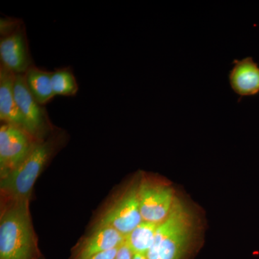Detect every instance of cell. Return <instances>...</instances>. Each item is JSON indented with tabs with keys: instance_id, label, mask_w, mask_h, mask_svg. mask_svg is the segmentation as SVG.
Wrapping results in <instances>:
<instances>
[{
	"instance_id": "cell-7",
	"label": "cell",
	"mask_w": 259,
	"mask_h": 259,
	"mask_svg": "<svg viewBox=\"0 0 259 259\" xmlns=\"http://www.w3.org/2000/svg\"><path fill=\"white\" fill-rule=\"evenodd\" d=\"M139 197L144 221L158 224L168 217L177 199L171 187L151 182L139 186Z\"/></svg>"
},
{
	"instance_id": "cell-10",
	"label": "cell",
	"mask_w": 259,
	"mask_h": 259,
	"mask_svg": "<svg viewBox=\"0 0 259 259\" xmlns=\"http://www.w3.org/2000/svg\"><path fill=\"white\" fill-rule=\"evenodd\" d=\"M229 73L233 91L241 97H253L259 94V66L252 57L235 59Z\"/></svg>"
},
{
	"instance_id": "cell-6",
	"label": "cell",
	"mask_w": 259,
	"mask_h": 259,
	"mask_svg": "<svg viewBox=\"0 0 259 259\" xmlns=\"http://www.w3.org/2000/svg\"><path fill=\"white\" fill-rule=\"evenodd\" d=\"M139 189V186H135L122 194L107 209L97 226L111 227L125 237L144 222L140 210Z\"/></svg>"
},
{
	"instance_id": "cell-11",
	"label": "cell",
	"mask_w": 259,
	"mask_h": 259,
	"mask_svg": "<svg viewBox=\"0 0 259 259\" xmlns=\"http://www.w3.org/2000/svg\"><path fill=\"white\" fill-rule=\"evenodd\" d=\"M125 237L115 228L97 226L85 240L80 248L77 259H88L97 253L118 248L125 243Z\"/></svg>"
},
{
	"instance_id": "cell-2",
	"label": "cell",
	"mask_w": 259,
	"mask_h": 259,
	"mask_svg": "<svg viewBox=\"0 0 259 259\" xmlns=\"http://www.w3.org/2000/svg\"><path fill=\"white\" fill-rule=\"evenodd\" d=\"M64 141L62 133L51 134L39 141L21 164L1 179V190L12 200L30 199L37 177Z\"/></svg>"
},
{
	"instance_id": "cell-18",
	"label": "cell",
	"mask_w": 259,
	"mask_h": 259,
	"mask_svg": "<svg viewBox=\"0 0 259 259\" xmlns=\"http://www.w3.org/2000/svg\"><path fill=\"white\" fill-rule=\"evenodd\" d=\"M134 259H147L146 255L134 254Z\"/></svg>"
},
{
	"instance_id": "cell-1",
	"label": "cell",
	"mask_w": 259,
	"mask_h": 259,
	"mask_svg": "<svg viewBox=\"0 0 259 259\" xmlns=\"http://www.w3.org/2000/svg\"><path fill=\"white\" fill-rule=\"evenodd\" d=\"M35 253L29 199L13 200L0 220V259H33Z\"/></svg>"
},
{
	"instance_id": "cell-17",
	"label": "cell",
	"mask_w": 259,
	"mask_h": 259,
	"mask_svg": "<svg viewBox=\"0 0 259 259\" xmlns=\"http://www.w3.org/2000/svg\"><path fill=\"white\" fill-rule=\"evenodd\" d=\"M118 248H114L107 251L102 252V253H97V254L90 257L88 259H115L116 255H117Z\"/></svg>"
},
{
	"instance_id": "cell-3",
	"label": "cell",
	"mask_w": 259,
	"mask_h": 259,
	"mask_svg": "<svg viewBox=\"0 0 259 259\" xmlns=\"http://www.w3.org/2000/svg\"><path fill=\"white\" fill-rule=\"evenodd\" d=\"M192 220L188 210L176 199L168 217L160 223L147 259H181L188 245Z\"/></svg>"
},
{
	"instance_id": "cell-9",
	"label": "cell",
	"mask_w": 259,
	"mask_h": 259,
	"mask_svg": "<svg viewBox=\"0 0 259 259\" xmlns=\"http://www.w3.org/2000/svg\"><path fill=\"white\" fill-rule=\"evenodd\" d=\"M15 73L0 65V120L3 123L17 126L27 131L25 120L15 100Z\"/></svg>"
},
{
	"instance_id": "cell-12",
	"label": "cell",
	"mask_w": 259,
	"mask_h": 259,
	"mask_svg": "<svg viewBox=\"0 0 259 259\" xmlns=\"http://www.w3.org/2000/svg\"><path fill=\"white\" fill-rule=\"evenodd\" d=\"M24 76L29 92L40 105H45L55 97L51 81L52 71L40 69L34 65Z\"/></svg>"
},
{
	"instance_id": "cell-13",
	"label": "cell",
	"mask_w": 259,
	"mask_h": 259,
	"mask_svg": "<svg viewBox=\"0 0 259 259\" xmlns=\"http://www.w3.org/2000/svg\"><path fill=\"white\" fill-rule=\"evenodd\" d=\"M158 224L144 221L125 236V243L134 254H147L154 241Z\"/></svg>"
},
{
	"instance_id": "cell-14",
	"label": "cell",
	"mask_w": 259,
	"mask_h": 259,
	"mask_svg": "<svg viewBox=\"0 0 259 259\" xmlns=\"http://www.w3.org/2000/svg\"><path fill=\"white\" fill-rule=\"evenodd\" d=\"M51 81L55 96L73 97L79 91V84L72 69L69 66L56 69L52 71Z\"/></svg>"
},
{
	"instance_id": "cell-15",
	"label": "cell",
	"mask_w": 259,
	"mask_h": 259,
	"mask_svg": "<svg viewBox=\"0 0 259 259\" xmlns=\"http://www.w3.org/2000/svg\"><path fill=\"white\" fill-rule=\"evenodd\" d=\"M23 20L15 18H1L0 20V34L1 35H6L13 32L15 29L23 25Z\"/></svg>"
},
{
	"instance_id": "cell-4",
	"label": "cell",
	"mask_w": 259,
	"mask_h": 259,
	"mask_svg": "<svg viewBox=\"0 0 259 259\" xmlns=\"http://www.w3.org/2000/svg\"><path fill=\"white\" fill-rule=\"evenodd\" d=\"M40 141L25 130L2 123L0 127V173L1 179L23 163L35 145Z\"/></svg>"
},
{
	"instance_id": "cell-16",
	"label": "cell",
	"mask_w": 259,
	"mask_h": 259,
	"mask_svg": "<svg viewBox=\"0 0 259 259\" xmlns=\"http://www.w3.org/2000/svg\"><path fill=\"white\" fill-rule=\"evenodd\" d=\"M134 255L132 250L125 241L119 247L115 259H134Z\"/></svg>"
},
{
	"instance_id": "cell-8",
	"label": "cell",
	"mask_w": 259,
	"mask_h": 259,
	"mask_svg": "<svg viewBox=\"0 0 259 259\" xmlns=\"http://www.w3.org/2000/svg\"><path fill=\"white\" fill-rule=\"evenodd\" d=\"M0 59L1 64L15 74H25L34 66L24 23L13 32L1 35Z\"/></svg>"
},
{
	"instance_id": "cell-5",
	"label": "cell",
	"mask_w": 259,
	"mask_h": 259,
	"mask_svg": "<svg viewBox=\"0 0 259 259\" xmlns=\"http://www.w3.org/2000/svg\"><path fill=\"white\" fill-rule=\"evenodd\" d=\"M15 100L25 120L28 133L37 141H44L54 131L47 109L32 96L24 74H16L14 84Z\"/></svg>"
}]
</instances>
